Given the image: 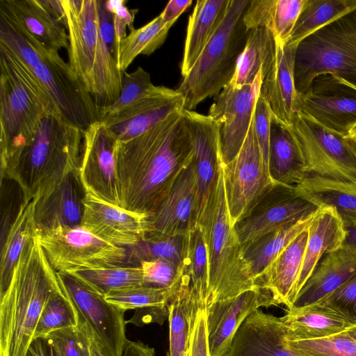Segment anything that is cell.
Returning a JSON list of instances; mask_svg holds the SVG:
<instances>
[{"instance_id":"28","label":"cell","mask_w":356,"mask_h":356,"mask_svg":"<svg viewBox=\"0 0 356 356\" xmlns=\"http://www.w3.org/2000/svg\"><path fill=\"white\" fill-rule=\"evenodd\" d=\"M308 230L304 259L296 285L297 296L316 269L323 255L340 248L345 243L347 236L342 220L337 211L330 206L321 207L316 212Z\"/></svg>"},{"instance_id":"30","label":"cell","mask_w":356,"mask_h":356,"mask_svg":"<svg viewBox=\"0 0 356 356\" xmlns=\"http://www.w3.org/2000/svg\"><path fill=\"white\" fill-rule=\"evenodd\" d=\"M342 86L343 94H325L311 89L300 95L298 111L346 137L356 124V95L351 90L350 95V90Z\"/></svg>"},{"instance_id":"20","label":"cell","mask_w":356,"mask_h":356,"mask_svg":"<svg viewBox=\"0 0 356 356\" xmlns=\"http://www.w3.org/2000/svg\"><path fill=\"white\" fill-rule=\"evenodd\" d=\"M184 109V99L176 90L155 86L145 96L118 114L102 121L118 140L136 137Z\"/></svg>"},{"instance_id":"7","label":"cell","mask_w":356,"mask_h":356,"mask_svg":"<svg viewBox=\"0 0 356 356\" xmlns=\"http://www.w3.org/2000/svg\"><path fill=\"white\" fill-rule=\"evenodd\" d=\"M250 1L231 0L218 30L176 89L185 109L193 111L207 98L217 96L233 78L249 33L243 17Z\"/></svg>"},{"instance_id":"33","label":"cell","mask_w":356,"mask_h":356,"mask_svg":"<svg viewBox=\"0 0 356 356\" xmlns=\"http://www.w3.org/2000/svg\"><path fill=\"white\" fill-rule=\"evenodd\" d=\"M269 168L271 178L277 184L296 186L306 177L303 159L292 132L273 116Z\"/></svg>"},{"instance_id":"23","label":"cell","mask_w":356,"mask_h":356,"mask_svg":"<svg viewBox=\"0 0 356 356\" xmlns=\"http://www.w3.org/2000/svg\"><path fill=\"white\" fill-rule=\"evenodd\" d=\"M191 132L198 186V221L216 182L222 158L217 123L209 115L183 110Z\"/></svg>"},{"instance_id":"32","label":"cell","mask_w":356,"mask_h":356,"mask_svg":"<svg viewBox=\"0 0 356 356\" xmlns=\"http://www.w3.org/2000/svg\"><path fill=\"white\" fill-rule=\"evenodd\" d=\"M307 0H253L243 15L248 31L268 29L275 39L286 45Z\"/></svg>"},{"instance_id":"2","label":"cell","mask_w":356,"mask_h":356,"mask_svg":"<svg viewBox=\"0 0 356 356\" xmlns=\"http://www.w3.org/2000/svg\"><path fill=\"white\" fill-rule=\"evenodd\" d=\"M60 291L56 272L36 235L24 245L10 284L0 295V356H25L45 305Z\"/></svg>"},{"instance_id":"8","label":"cell","mask_w":356,"mask_h":356,"mask_svg":"<svg viewBox=\"0 0 356 356\" xmlns=\"http://www.w3.org/2000/svg\"><path fill=\"white\" fill-rule=\"evenodd\" d=\"M356 88V8L300 42L296 51V88L303 95L321 76Z\"/></svg>"},{"instance_id":"4","label":"cell","mask_w":356,"mask_h":356,"mask_svg":"<svg viewBox=\"0 0 356 356\" xmlns=\"http://www.w3.org/2000/svg\"><path fill=\"white\" fill-rule=\"evenodd\" d=\"M68 33V65L99 108L113 104L122 88V72L104 40L99 0H60Z\"/></svg>"},{"instance_id":"52","label":"cell","mask_w":356,"mask_h":356,"mask_svg":"<svg viewBox=\"0 0 356 356\" xmlns=\"http://www.w3.org/2000/svg\"><path fill=\"white\" fill-rule=\"evenodd\" d=\"M328 298L356 323V274Z\"/></svg>"},{"instance_id":"6","label":"cell","mask_w":356,"mask_h":356,"mask_svg":"<svg viewBox=\"0 0 356 356\" xmlns=\"http://www.w3.org/2000/svg\"><path fill=\"white\" fill-rule=\"evenodd\" d=\"M58 111L31 71L0 47V165L26 145L42 117Z\"/></svg>"},{"instance_id":"13","label":"cell","mask_w":356,"mask_h":356,"mask_svg":"<svg viewBox=\"0 0 356 356\" xmlns=\"http://www.w3.org/2000/svg\"><path fill=\"white\" fill-rule=\"evenodd\" d=\"M58 111L83 131L99 121V108L68 63L58 51L45 49L30 69Z\"/></svg>"},{"instance_id":"5","label":"cell","mask_w":356,"mask_h":356,"mask_svg":"<svg viewBox=\"0 0 356 356\" xmlns=\"http://www.w3.org/2000/svg\"><path fill=\"white\" fill-rule=\"evenodd\" d=\"M222 159L203 213L202 226L209 259V293L206 307L259 286L253 278L228 211Z\"/></svg>"},{"instance_id":"48","label":"cell","mask_w":356,"mask_h":356,"mask_svg":"<svg viewBox=\"0 0 356 356\" xmlns=\"http://www.w3.org/2000/svg\"><path fill=\"white\" fill-rule=\"evenodd\" d=\"M143 285L168 289H177L181 284L183 266L166 259L145 261L140 264Z\"/></svg>"},{"instance_id":"24","label":"cell","mask_w":356,"mask_h":356,"mask_svg":"<svg viewBox=\"0 0 356 356\" xmlns=\"http://www.w3.org/2000/svg\"><path fill=\"white\" fill-rule=\"evenodd\" d=\"M277 54L273 67L262 76L260 94L272 116L289 127L299 111V94L294 80L295 55L298 46L284 45L275 40Z\"/></svg>"},{"instance_id":"9","label":"cell","mask_w":356,"mask_h":356,"mask_svg":"<svg viewBox=\"0 0 356 356\" xmlns=\"http://www.w3.org/2000/svg\"><path fill=\"white\" fill-rule=\"evenodd\" d=\"M289 128L302 154L306 177H318L356 191V150L344 136L300 111Z\"/></svg>"},{"instance_id":"11","label":"cell","mask_w":356,"mask_h":356,"mask_svg":"<svg viewBox=\"0 0 356 356\" xmlns=\"http://www.w3.org/2000/svg\"><path fill=\"white\" fill-rule=\"evenodd\" d=\"M56 274L62 291L76 311L79 325L86 327L99 351L103 356H122L128 340L125 312L70 275Z\"/></svg>"},{"instance_id":"12","label":"cell","mask_w":356,"mask_h":356,"mask_svg":"<svg viewBox=\"0 0 356 356\" xmlns=\"http://www.w3.org/2000/svg\"><path fill=\"white\" fill-rule=\"evenodd\" d=\"M222 165L227 204L234 227L277 184L264 165L253 118L239 152Z\"/></svg>"},{"instance_id":"47","label":"cell","mask_w":356,"mask_h":356,"mask_svg":"<svg viewBox=\"0 0 356 356\" xmlns=\"http://www.w3.org/2000/svg\"><path fill=\"white\" fill-rule=\"evenodd\" d=\"M154 86L149 73L141 67L130 73L124 72L120 95L113 104L99 108L101 119L118 114L129 107L145 96Z\"/></svg>"},{"instance_id":"60","label":"cell","mask_w":356,"mask_h":356,"mask_svg":"<svg viewBox=\"0 0 356 356\" xmlns=\"http://www.w3.org/2000/svg\"><path fill=\"white\" fill-rule=\"evenodd\" d=\"M347 88H350L352 91H353L356 94V88L350 86H346Z\"/></svg>"},{"instance_id":"35","label":"cell","mask_w":356,"mask_h":356,"mask_svg":"<svg viewBox=\"0 0 356 356\" xmlns=\"http://www.w3.org/2000/svg\"><path fill=\"white\" fill-rule=\"evenodd\" d=\"M199 299L183 275L181 284L169 306V351L168 356H188L191 336L199 307Z\"/></svg>"},{"instance_id":"29","label":"cell","mask_w":356,"mask_h":356,"mask_svg":"<svg viewBox=\"0 0 356 356\" xmlns=\"http://www.w3.org/2000/svg\"><path fill=\"white\" fill-rule=\"evenodd\" d=\"M308 226L271 262L261 281V287L270 290L278 304L288 309L297 296L296 285L308 240Z\"/></svg>"},{"instance_id":"49","label":"cell","mask_w":356,"mask_h":356,"mask_svg":"<svg viewBox=\"0 0 356 356\" xmlns=\"http://www.w3.org/2000/svg\"><path fill=\"white\" fill-rule=\"evenodd\" d=\"M46 337L54 344L61 356H90V338L83 325L58 330Z\"/></svg>"},{"instance_id":"18","label":"cell","mask_w":356,"mask_h":356,"mask_svg":"<svg viewBox=\"0 0 356 356\" xmlns=\"http://www.w3.org/2000/svg\"><path fill=\"white\" fill-rule=\"evenodd\" d=\"M279 305L268 289L257 287L209 304L206 308L211 356H224L244 321L261 307Z\"/></svg>"},{"instance_id":"16","label":"cell","mask_w":356,"mask_h":356,"mask_svg":"<svg viewBox=\"0 0 356 356\" xmlns=\"http://www.w3.org/2000/svg\"><path fill=\"white\" fill-rule=\"evenodd\" d=\"M262 83L261 72L254 82L239 88L227 84L216 96L209 108L218 124L224 165L239 152L249 131Z\"/></svg>"},{"instance_id":"31","label":"cell","mask_w":356,"mask_h":356,"mask_svg":"<svg viewBox=\"0 0 356 356\" xmlns=\"http://www.w3.org/2000/svg\"><path fill=\"white\" fill-rule=\"evenodd\" d=\"M231 0H198L188 19L181 73L186 76L224 19Z\"/></svg>"},{"instance_id":"17","label":"cell","mask_w":356,"mask_h":356,"mask_svg":"<svg viewBox=\"0 0 356 356\" xmlns=\"http://www.w3.org/2000/svg\"><path fill=\"white\" fill-rule=\"evenodd\" d=\"M0 17L49 49L58 52L68 48L60 0H0Z\"/></svg>"},{"instance_id":"27","label":"cell","mask_w":356,"mask_h":356,"mask_svg":"<svg viewBox=\"0 0 356 356\" xmlns=\"http://www.w3.org/2000/svg\"><path fill=\"white\" fill-rule=\"evenodd\" d=\"M355 274L356 245L344 243L338 250L327 254L291 307L305 306L328 297Z\"/></svg>"},{"instance_id":"51","label":"cell","mask_w":356,"mask_h":356,"mask_svg":"<svg viewBox=\"0 0 356 356\" xmlns=\"http://www.w3.org/2000/svg\"><path fill=\"white\" fill-rule=\"evenodd\" d=\"M188 356H211L208 343L206 308H198L192 330Z\"/></svg>"},{"instance_id":"42","label":"cell","mask_w":356,"mask_h":356,"mask_svg":"<svg viewBox=\"0 0 356 356\" xmlns=\"http://www.w3.org/2000/svg\"><path fill=\"white\" fill-rule=\"evenodd\" d=\"M185 236L168 235L149 230L138 243L126 248L125 264L140 266L145 261L166 259L183 265Z\"/></svg>"},{"instance_id":"41","label":"cell","mask_w":356,"mask_h":356,"mask_svg":"<svg viewBox=\"0 0 356 356\" xmlns=\"http://www.w3.org/2000/svg\"><path fill=\"white\" fill-rule=\"evenodd\" d=\"M184 274L190 281L202 307H206L209 293V259L200 224L185 235L183 260Z\"/></svg>"},{"instance_id":"14","label":"cell","mask_w":356,"mask_h":356,"mask_svg":"<svg viewBox=\"0 0 356 356\" xmlns=\"http://www.w3.org/2000/svg\"><path fill=\"white\" fill-rule=\"evenodd\" d=\"M320 208L295 186L276 184L234 226L243 252L263 236L309 218Z\"/></svg>"},{"instance_id":"59","label":"cell","mask_w":356,"mask_h":356,"mask_svg":"<svg viewBox=\"0 0 356 356\" xmlns=\"http://www.w3.org/2000/svg\"><path fill=\"white\" fill-rule=\"evenodd\" d=\"M347 333L356 341V324L346 330Z\"/></svg>"},{"instance_id":"21","label":"cell","mask_w":356,"mask_h":356,"mask_svg":"<svg viewBox=\"0 0 356 356\" xmlns=\"http://www.w3.org/2000/svg\"><path fill=\"white\" fill-rule=\"evenodd\" d=\"M198 186L194 158L150 217L151 230L185 236L197 224Z\"/></svg>"},{"instance_id":"25","label":"cell","mask_w":356,"mask_h":356,"mask_svg":"<svg viewBox=\"0 0 356 356\" xmlns=\"http://www.w3.org/2000/svg\"><path fill=\"white\" fill-rule=\"evenodd\" d=\"M291 340H312L346 331L356 324L328 297L300 307H291L282 317Z\"/></svg>"},{"instance_id":"43","label":"cell","mask_w":356,"mask_h":356,"mask_svg":"<svg viewBox=\"0 0 356 356\" xmlns=\"http://www.w3.org/2000/svg\"><path fill=\"white\" fill-rule=\"evenodd\" d=\"M67 275L104 297L113 291L143 285V274L140 266H114Z\"/></svg>"},{"instance_id":"58","label":"cell","mask_w":356,"mask_h":356,"mask_svg":"<svg viewBox=\"0 0 356 356\" xmlns=\"http://www.w3.org/2000/svg\"><path fill=\"white\" fill-rule=\"evenodd\" d=\"M89 350H90V356H103V355L99 351V350L95 346V345L93 343V341H92L91 338H90Z\"/></svg>"},{"instance_id":"38","label":"cell","mask_w":356,"mask_h":356,"mask_svg":"<svg viewBox=\"0 0 356 356\" xmlns=\"http://www.w3.org/2000/svg\"><path fill=\"white\" fill-rule=\"evenodd\" d=\"M313 216L263 236L244 250L245 260L259 286L261 287V279L271 262L308 226Z\"/></svg>"},{"instance_id":"45","label":"cell","mask_w":356,"mask_h":356,"mask_svg":"<svg viewBox=\"0 0 356 356\" xmlns=\"http://www.w3.org/2000/svg\"><path fill=\"white\" fill-rule=\"evenodd\" d=\"M78 325L76 311L60 289L45 305L38 321L34 338L46 337L54 331L76 327Z\"/></svg>"},{"instance_id":"39","label":"cell","mask_w":356,"mask_h":356,"mask_svg":"<svg viewBox=\"0 0 356 356\" xmlns=\"http://www.w3.org/2000/svg\"><path fill=\"white\" fill-rule=\"evenodd\" d=\"M356 8V0H307L286 45L298 46L316 31Z\"/></svg>"},{"instance_id":"1","label":"cell","mask_w":356,"mask_h":356,"mask_svg":"<svg viewBox=\"0 0 356 356\" xmlns=\"http://www.w3.org/2000/svg\"><path fill=\"white\" fill-rule=\"evenodd\" d=\"M183 110L136 137L117 140L120 207L150 218L193 161V144Z\"/></svg>"},{"instance_id":"50","label":"cell","mask_w":356,"mask_h":356,"mask_svg":"<svg viewBox=\"0 0 356 356\" xmlns=\"http://www.w3.org/2000/svg\"><path fill=\"white\" fill-rule=\"evenodd\" d=\"M271 117L272 113L268 104L259 92L255 104L253 121L257 138L261 150L264 163L269 172Z\"/></svg>"},{"instance_id":"61","label":"cell","mask_w":356,"mask_h":356,"mask_svg":"<svg viewBox=\"0 0 356 356\" xmlns=\"http://www.w3.org/2000/svg\"><path fill=\"white\" fill-rule=\"evenodd\" d=\"M355 227H356V225Z\"/></svg>"},{"instance_id":"26","label":"cell","mask_w":356,"mask_h":356,"mask_svg":"<svg viewBox=\"0 0 356 356\" xmlns=\"http://www.w3.org/2000/svg\"><path fill=\"white\" fill-rule=\"evenodd\" d=\"M85 194L78 173L68 174L49 195L38 200L35 209L36 232L81 226Z\"/></svg>"},{"instance_id":"3","label":"cell","mask_w":356,"mask_h":356,"mask_svg":"<svg viewBox=\"0 0 356 356\" xmlns=\"http://www.w3.org/2000/svg\"><path fill=\"white\" fill-rule=\"evenodd\" d=\"M83 130L58 111L47 112L31 140L1 170V180L20 188L23 200L49 195L70 173H78Z\"/></svg>"},{"instance_id":"34","label":"cell","mask_w":356,"mask_h":356,"mask_svg":"<svg viewBox=\"0 0 356 356\" xmlns=\"http://www.w3.org/2000/svg\"><path fill=\"white\" fill-rule=\"evenodd\" d=\"M277 54L275 39L265 28L249 31L245 47L239 56L229 85L239 88L254 82L261 72L265 76L273 67Z\"/></svg>"},{"instance_id":"57","label":"cell","mask_w":356,"mask_h":356,"mask_svg":"<svg viewBox=\"0 0 356 356\" xmlns=\"http://www.w3.org/2000/svg\"><path fill=\"white\" fill-rule=\"evenodd\" d=\"M345 138L356 150V124L349 130Z\"/></svg>"},{"instance_id":"56","label":"cell","mask_w":356,"mask_h":356,"mask_svg":"<svg viewBox=\"0 0 356 356\" xmlns=\"http://www.w3.org/2000/svg\"><path fill=\"white\" fill-rule=\"evenodd\" d=\"M155 350L152 347L142 341L127 340L123 349L122 356H154Z\"/></svg>"},{"instance_id":"37","label":"cell","mask_w":356,"mask_h":356,"mask_svg":"<svg viewBox=\"0 0 356 356\" xmlns=\"http://www.w3.org/2000/svg\"><path fill=\"white\" fill-rule=\"evenodd\" d=\"M299 193L320 207H333L346 227L356 225V191L315 176H307L295 186Z\"/></svg>"},{"instance_id":"54","label":"cell","mask_w":356,"mask_h":356,"mask_svg":"<svg viewBox=\"0 0 356 356\" xmlns=\"http://www.w3.org/2000/svg\"><path fill=\"white\" fill-rule=\"evenodd\" d=\"M192 2V0L170 1L160 14L164 23L171 27L177 18L191 5Z\"/></svg>"},{"instance_id":"36","label":"cell","mask_w":356,"mask_h":356,"mask_svg":"<svg viewBox=\"0 0 356 356\" xmlns=\"http://www.w3.org/2000/svg\"><path fill=\"white\" fill-rule=\"evenodd\" d=\"M38 200H23L1 244L0 295L8 289L13 270L26 243L37 235L35 209Z\"/></svg>"},{"instance_id":"40","label":"cell","mask_w":356,"mask_h":356,"mask_svg":"<svg viewBox=\"0 0 356 356\" xmlns=\"http://www.w3.org/2000/svg\"><path fill=\"white\" fill-rule=\"evenodd\" d=\"M170 29L159 15L145 26L131 31L121 40L115 56L119 69L126 72L137 56L154 52L164 43Z\"/></svg>"},{"instance_id":"22","label":"cell","mask_w":356,"mask_h":356,"mask_svg":"<svg viewBox=\"0 0 356 356\" xmlns=\"http://www.w3.org/2000/svg\"><path fill=\"white\" fill-rule=\"evenodd\" d=\"M224 356L303 355L287 345L282 318L258 309L240 326Z\"/></svg>"},{"instance_id":"53","label":"cell","mask_w":356,"mask_h":356,"mask_svg":"<svg viewBox=\"0 0 356 356\" xmlns=\"http://www.w3.org/2000/svg\"><path fill=\"white\" fill-rule=\"evenodd\" d=\"M25 356H61L54 344L47 337L33 338Z\"/></svg>"},{"instance_id":"44","label":"cell","mask_w":356,"mask_h":356,"mask_svg":"<svg viewBox=\"0 0 356 356\" xmlns=\"http://www.w3.org/2000/svg\"><path fill=\"white\" fill-rule=\"evenodd\" d=\"M178 289H168L140 285L113 291L104 298L108 302L124 312L146 308L169 309Z\"/></svg>"},{"instance_id":"15","label":"cell","mask_w":356,"mask_h":356,"mask_svg":"<svg viewBox=\"0 0 356 356\" xmlns=\"http://www.w3.org/2000/svg\"><path fill=\"white\" fill-rule=\"evenodd\" d=\"M117 140L100 120L86 128L78 176L86 193L120 207L114 156Z\"/></svg>"},{"instance_id":"19","label":"cell","mask_w":356,"mask_h":356,"mask_svg":"<svg viewBox=\"0 0 356 356\" xmlns=\"http://www.w3.org/2000/svg\"><path fill=\"white\" fill-rule=\"evenodd\" d=\"M81 226L115 245L128 248L151 230L149 217L114 206L90 193L83 200Z\"/></svg>"},{"instance_id":"55","label":"cell","mask_w":356,"mask_h":356,"mask_svg":"<svg viewBox=\"0 0 356 356\" xmlns=\"http://www.w3.org/2000/svg\"><path fill=\"white\" fill-rule=\"evenodd\" d=\"M124 0H108L106 1V5L109 11L115 16L125 22L129 29L132 31L134 28V21L136 10H130L125 6Z\"/></svg>"},{"instance_id":"46","label":"cell","mask_w":356,"mask_h":356,"mask_svg":"<svg viewBox=\"0 0 356 356\" xmlns=\"http://www.w3.org/2000/svg\"><path fill=\"white\" fill-rule=\"evenodd\" d=\"M289 347L303 356H356V341L346 331L312 340H291Z\"/></svg>"},{"instance_id":"10","label":"cell","mask_w":356,"mask_h":356,"mask_svg":"<svg viewBox=\"0 0 356 356\" xmlns=\"http://www.w3.org/2000/svg\"><path fill=\"white\" fill-rule=\"evenodd\" d=\"M54 270L61 274L126 265L127 249L111 244L81 226L37 233Z\"/></svg>"}]
</instances>
